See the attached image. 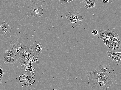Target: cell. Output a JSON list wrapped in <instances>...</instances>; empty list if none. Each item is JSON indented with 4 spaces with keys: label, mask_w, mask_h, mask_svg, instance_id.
Masks as SVG:
<instances>
[{
    "label": "cell",
    "mask_w": 121,
    "mask_h": 90,
    "mask_svg": "<svg viewBox=\"0 0 121 90\" xmlns=\"http://www.w3.org/2000/svg\"><path fill=\"white\" fill-rule=\"evenodd\" d=\"M35 68H29V71L30 72L31 74L32 75V77H34L35 76V75L34 74V73L35 72Z\"/></svg>",
    "instance_id": "d4e9b609"
},
{
    "label": "cell",
    "mask_w": 121,
    "mask_h": 90,
    "mask_svg": "<svg viewBox=\"0 0 121 90\" xmlns=\"http://www.w3.org/2000/svg\"><path fill=\"white\" fill-rule=\"evenodd\" d=\"M4 56H7L14 58L16 57L13 51L10 50H7L4 52Z\"/></svg>",
    "instance_id": "9a60e30c"
},
{
    "label": "cell",
    "mask_w": 121,
    "mask_h": 90,
    "mask_svg": "<svg viewBox=\"0 0 121 90\" xmlns=\"http://www.w3.org/2000/svg\"><path fill=\"white\" fill-rule=\"evenodd\" d=\"M102 1L103 3H105L106 2V0H103Z\"/></svg>",
    "instance_id": "1f68e13d"
},
{
    "label": "cell",
    "mask_w": 121,
    "mask_h": 90,
    "mask_svg": "<svg viewBox=\"0 0 121 90\" xmlns=\"http://www.w3.org/2000/svg\"><path fill=\"white\" fill-rule=\"evenodd\" d=\"M10 44L11 48L13 50V51L15 56L18 58H20V53L22 49H26L27 47L26 45L21 44L18 42L17 41H11Z\"/></svg>",
    "instance_id": "5b68a950"
},
{
    "label": "cell",
    "mask_w": 121,
    "mask_h": 90,
    "mask_svg": "<svg viewBox=\"0 0 121 90\" xmlns=\"http://www.w3.org/2000/svg\"><path fill=\"white\" fill-rule=\"evenodd\" d=\"M101 40H102L103 41L105 44L106 45V46L107 47H108L109 49L110 48V43L109 40H106L103 39H101Z\"/></svg>",
    "instance_id": "cb8c5ba5"
},
{
    "label": "cell",
    "mask_w": 121,
    "mask_h": 90,
    "mask_svg": "<svg viewBox=\"0 0 121 90\" xmlns=\"http://www.w3.org/2000/svg\"><path fill=\"white\" fill-rule=\"evenodd\" d=\"M92 33L94 36H96L98 34V31L96 30H94L92 31Z\"/></svg>",
    "instance_id": "4316f807"
},
{
    "label": "cell",
    "mask_w": 121,
    "mask_h": 90,
    "mask_svg": "<svg viewBox=\"0 0 121 90\" xmlns=\"http://www.w3.org/2000/svg\"><path fill=\"white\" fill-rule=\"evenodd\" d=\"M38 1H41L42 2H44L46 1V0H38Z\"/></svg>",
    "instance_id": "4dcf8cb0"
},
{
    "label": "cell",
    "mask_w": 121,
    "mask_h": 90,
    "mask_svg": "<svg viewBox=\"0 0 121 90\" xmlns=\"http://www.w3.org/2000/svg\"><path fill=\"white\" fill-rule=\"evenodd\" d=\"M52 90H60L58 89H53Z\"/></svg>",
    "instance_id": "d6a6232c"
},
{
    "label": "cell",
    "mask_w": 121,
    "mask_h": 90,
    "mask_svg": "<svg viewBox=\"0 0 121 90\" xmlns=\"http://www.w3.org/2000/svg\"><path fill=\"white\" fill-rule=\"evenodd\" d=\"M2 76H0V83L2 81Z\"/></svg>",
    "instance_id": "f1b7e54d"
},
{
    "label": "cell",
    "mask_w": 121,
    "mask_h": 90,
    "mask_svg": "<svg viewBox=\"0 0 121 90\" xmlns=\"http://www.w3.org/2000/svg\"><path fill=\"white\" fill-rule=\"evenodd\" d=\"M73 1V0H60L59 2L60 3L63 5H67L69 2Z\"/></svg>",
    "instance_id": "44dd1931"
},
{
    "label": "cell",
    "mask_w": 121,
    "mask_h": 90,
    "mask_svg": "<svg viewBox=\"0 0 121 90\" xmlns=\"http://www.w3.org/2000/svg\"><path fill=\"white\" fill-rule=\"evenodd\" d=\"M38 58V56H37L36 57H35L34 56L32 59L29 62L31 63H36V64L38 65L39 63V62L37 60V59Z\"/></svg>",
    "instance_id": "d6986e66"
},
{
    "label": "cell",
    "mask_w": 121,
    "mask_h": 90,
    "mask_svg": "<svg viewBox=\"0 0 121 90\" xmlns=\"http://www.w3.org/2000/svg\"><path fill=\"white\" fill-rule=\"evenodd\" d=\"M30 49L28 47L26 49H22L20 53V58L24 60H25V57L27 53L29 51Z\"/></svg>",
    "instance_id": "5bb4252c"
},
{
    "label": "cell",
    "mask_w": 121,
    "mask_h": 90,
    "mask_svg": "<svg viewBox=\"0 0 121 90\" xmlns=\"http://www.w3.org/2000/svg\"><path fill=\"white\" fill-rule=\"evenodd\" d=\"M95 6L96 5L95 4V2H91L85 6V7L86 9H89V8H94Z\"/></svg>",
    "instance_id": "ffe728a7"
},
{
    "label": "cell",
    "mask_w": 121,
    "mask_h": 90,
    "mask_svg": "<svg viewBox=\"0 0 121 90\" xmlns=\"http://www.w3.org/2000/svg\"><path fill=\"white\" fill-rule=\"evenodd\" d=\"M108 56L110 57L112 61L114 60V59L118 54V52L112 53L108 51Z\"/></svg>",
    "instance_id": "ac0fdd59"
},
{
    "label": "cell",
    "mask_w": 121,
    "mask_h": 90,
    "mask_svg": "<svg viewBox=\"0 0 121 90\" xmlns=\"http://www.w3.org/2000/svg\"><path fill=\"white\" fill-rule=\"evenodd\" d=\"M29 67L30 68H32L33 67V66L32 65H30L29 66Z\"/></svg>",
    "instance_id": "f546056e"
},
{
    "label": "cell",
    "mask_w": 121,
    "mask_h": 90,
    "mask_svg": "<svg viewBox=\"0 0 121 90\" xmlns=\"http://www.w3.org/2000/svg\"><path fill=\"white\" fill-rule=\"evenodd\" d=\"M110 43L109 50L112 53L119 52H121V44L117 42H114L109 40Z\"/></svg>",
    "instance_id": "30bf717a"
},
{
    "label": "cell",
    "mask_w": 121,
    "mask_h": 90,
    "mask_svg": "<svg viewBox=\"0 0 121 90\" xmlns=\"http://www.w3.org/2000/svg\"><path fill=\"white\" fill-rule=\"evenodd\" d=\"M116 79L108 81H99L92 90H107L115 85Z\"/></svg>",
    "instance_id": "3957f363"
},
{
    "label": "cell",
    "mask_w": 121,
    "mask_h": 90,
    "mask_svg": "<svg viewBox=\"0 0 121 90\" xmlns=\"http://www.w3.org/2000/svg\"><path fill=\"white\" fill-rule=\"evenodd\" d=\"M17 61L20 64L22 67V70L23 74L26 75L31 77H33L29 71V66L32 63L25 60H22L21 58H17Z\"/></svg>",
    "instance_id": "8992f818"
},
{
    "label": "cell",
    "mask_w": 121,
    "mask_h": 90,
    "mask_svg": "<svg viewBox=\"0 0 121 90\" xmlns=\"http://www.w3.org/2000/svg\"><path fill=\"white\" fill-rule=\"evenodd\" d=\"M34 56V54L33 51L32 50L30 49L27 53L25 57V61L29 62L32 59Z\"/></svg>",
    "instance_id": "4fadbf2b"
},
{
    "label": "cell",
    "mask_w": 121,
    "mask_h": 90,
    "mask_svg": "<svg viewBox=\"0 0 121 90\" xmlns=\"http://www.w3.org/2000/svg\"><path fill=\"white\" fill-rule=\"evenodd\" d=\"M28 10L30 15L35 17H41L43 15V9L35 2L33 3L31 6L28 7Z\"/></svg>",
    "instance_id": "277c9868"
},
{
    "label": "cell",
    "mask_w": 121,
    "mask_h": 90,
    "mask_svg": "<svg viewBox=\"0 0 121 90\" xmlns=\"http://www.w3.org/2000/svg\"><path fill=\"white\" fill-rule=\"evenodd\" d=\"M69 24L74 28L79 26L81 24V21H82L83 18L80 14L78 12L70 11L68 15L66 16Z\"/></svg>",
    "instance_id": "6da1fadb"
},
{
    "label": "cell",
    "mask_w": 121,
    "mask_h": 90,
    "mask_svg": "<svg viewBox=\"0 0 121 90\" xmlns=\"http://www.w3.org/2000/svg\"><path fill=\"white\" fill-rule=\"evenodd\" d=\"M107 37L112 38H119L117 34L115 33L114 31L111 30Z\"/></svg>",
    "instance_id": "e0dca14e"
},
{
    "label": "cell",
    "mask_w": 121,
    "mask_h": 90,
    "mask_svg": "<svg viewBox=\"0 0 121 90\" xmlns=\"http://www.w3.org/2000/svg\"><path fill=\"white\" fill-rule=\"evenodd\" d=\"M109 40L112 41L117 42V43H120V41L119 38H112L108 37Z\"/></svg>",
    "instance_id": "603a6c76"
},
{
    "label": "cell",
    "mask_w": 121,
    "mask_h": 90,
    "mask_svg": "<svg viewBox=\"0 0 121 90\" xmlns=\"http://www.w3.org/2000/svg\"><path fill=\"white\" fill-rule=\"evenodd\" d=\"M11 32V28L9 23H5V21H3L0 26V34L6 36Z\"/></svg>",
    "instance_id": "ba28073f"
},
{
    "label": "cell",
    "mask_w": 121,
    "mask_h": 90,
    "mask_svg": "<svg viewBox=\"0 0 121 90\" xmlns=\"http://www.w3.org/2000/svg\"><path fill=\"white\" fill-rule=\"evenodd\" d=\"M83 1L84 2V4L85 6L89 3L92 2L91 0H84Z\"/></svg>",
    "instance_id": "83f0119b"
},
{
    "label": "cell",
    "mask_w": 121,
    "mask_h": 90,
    "mask_svg": "<svg viewBox=\"0 0 121 90\" xmlns=\"http://www.w3.org/2000/svg\"><path fill=\"white\" fill-rule=\"evenodd\" d=\"M19 80L22 84L27 87L32 85L35 82V81L33 77L23 74L22 75L19 76Z\"/></svg>",
    "instance_id": "52a82bcc"
},
{
    "label": "cell",
    "mask_w": 121,
    "mask_h": 90,
    "mask_svg": "<svg viewBox=\"0 0 121 90\" xmlns=\"http://www.w3.org/2000/svg\"><path fill=\"white\" fill-rule=\"evenodd\" d=\"M4 60L5 64H12L14 62V58L10 57L4 56Z\"/></svg>",
    "instance_id": "2e32d148"
},
{
    "label": "cell",
    "mask_w": 121,
    "mask_h": 90,
    "mask_svg": "<svg viewBox=\"0 0 121 90\" xmlns=\"http://www.w3.org/2000/svg\"><path fill=\"white\" fill-rule=\"evenodd\" d=\"M110 30L108 29L107 30H98V33L97 37L100 39L105 38L107 36Z\"/></svg>",
    "instance_id": "7c38bea8"
},
{
    "label": "cell",
    "mask_w": 121,
    "mask_h": 90,
    "mask_svg": "<svg viewBox=\"0 0 121 90\" xmlns=\"http://www.w3.org/2000/svg\"><path fill=\"white\" fill-rule=\"evenodd\" d=\"M104 74L98 72L95 69L93 72L91 70L88 77L89 86L92 89L94 88L99 82V78Z\"/></svg>",
    "instance_id": "7a4b0ae2"
},
{
    "label": "cell",
    "mask_w": 121,
    "mask_h": 90,
    "mask_svg": "<svg viewBox=\"0 0 121 90\" xmlns=\"http://www.w3.org/2000/svg\"><path fill=\"white\" fill-rule=\"evenodd\" d=\"M32 46L34 54L38 56L40 55L43 50V47L41 43L39 42L35 41Z\"/></svg>",
    "instance_id": "9c48e42d"
},
{
    "label": "cell",
    "mask_w": 121,
    "mask_h": 90,
    "mask_svg": "<svg viewBox=\"0 0 121 90\" xmlns=\"http://www.w3.org/2000/svg\"><path fill=\"white\" fill-rule=\"evenodd\" d=\"M97 71L98 72L105 74L110 72L113 71L114 70H112L111 66L108 65L106 66L100 65Z\"/></svg>",
    "instance_id": "8fae6325"
},
{
    "label": "cell",
    "mask_w": 121,
    "mask_h": 90,
    "mask_svg": "<svg viewBox=\"0 0 121 90\" xmlns=\"http://www.w3.org/2000/svg\"><path fill=\"white\" fill-rule=\"evenodd\" d=\"M121 52H118L117 55L115 57L114 61H117V63H119L121 62Z\"/></svg>",
    "instance_id": "7402d4cb"
},
{
    "label": "cell",
    "mask_w": 121,
    "mask_h": 90,
    "mask_svg": "<svg viewBox=\"0 0 121 90\" xmlns=\"http://www.w3.org/2000/svg\"><path fill=\"white\" fill-rule=\"evenodd\" d=\"M4 72L3 70L2 67L0 65V76H3L4 74Z\"/></svg>",
    "instance_id": "484cf974"
}]
</instances>
